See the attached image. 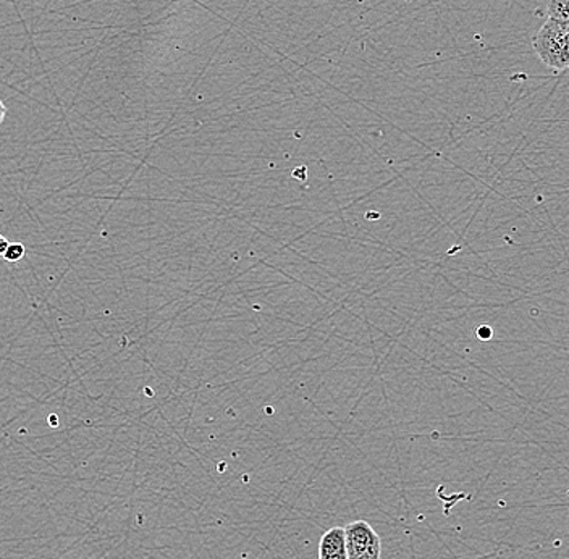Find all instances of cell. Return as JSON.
<instances>
[{
    "instance_id": "obj_1",
    "label": "cell",
    "mask_w": 569,
    "mask_h": 559,
    "mask_svg": "<svg viewBox=\"0 0 569 559\" xmlns=\"http://www.w3.org/2000/svg\"><path fill=\"white\" fill-rule=\"evenodd\" d=\"M532 48L543 66L553 71L569 69V23L547 18L532 39Z\"/></svg>"
},
{
    "instance_id": "obj_2",
    "label": "cell",
    "mask_w": 569,
    "mask_h": 559,
    "mask_svg": "<svg viewBox=\"0 0 569 559\" xmlns=\"http://www.w3.org/2000/svg\"><path fill=\"white\" fill-rule=\"evenodd\" d=\"M345 536H347L348 558L380 559L382 557V540L369 522H351L345 527Z\"/></svg>"
},
{
    "instance_id": "obj_3",
    "label": "cell",
    "mask_w": 569,
    "mask_h": 559,
    "mask_svg": "<svg viewBox=\"0 0 569 559\" xmlns=\"http://www.w3.org/2000/svg\"><path fill=\"white\" fill-rule=\"evenodd\" d=\"M319 559H350L345 527H332L323 533L319 543Z\"/></svg>"
},
{
    "instance_id": "obj_4",
    "label": "cell",
    "mask_w": 569,
    "mask_h": 559,
    "mask_svg": "<svg viewBox=\"0 0 569 559\" xmlns=\"http://www.w3.org/2000/svg\"><path fill=\"white\" fill-rule=\"evenodd\" d=\"M547 18L569 23V0H549Z\"/></svg>"
},
{
    "instance_id": "obj_5",
    "label": "cell",
    "mask_w": 569,
    "mask_h": 559,
    "mask_svg": "<svg viewBox=\"0 0 569 559\" xmlns=\"http://www.w3.org/2000/svg\"><path fill=\"white\" fill-rule=\"evenodd\" d=\"M27 256V248L21 243H10L9 249H7L6 254H3V259L9 262H18Z\"/></svg>"
},
{
    "instance_id": "obj_6",
    "label": "cell",
    "mask_w": 569,
    "mask_h": 559,
    "mask_svg": "<svg viewBox=\"0 0 569 559\" xmlns=\"http://www.w3.org/2000/svg\"><path fill=\"white\" fill-rule=\"evenodd\" d=\"M9 240H7L6 237H2L0 234V258H3V254H6L7 249H9Z\"/></svg>"
},
{
    "instance_id": "obj_7",
    "label": "cell",
    "mask_w": 569,
    "mask_h": 559,
    "mask_svg": "<svg viewBox=\"0 0 569 559\" xmlns=\"http://www.w3.org/2000/svg\"><path fill=\"white\" fill-rule=\"evenodd\" d=\"M6 116H7L6 106H3V102L0 101V123L3 122V119H6Z\"/></svg>"
}]
</instances>
